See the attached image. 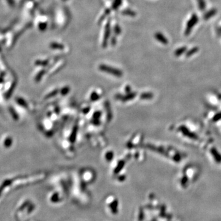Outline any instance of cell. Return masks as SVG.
<instances>
[{
	"label": "cell",
	"mask_w": 221,
	"mask_h": 221,
	"mask_svg": "<svg viewBox=\"0 0 221 221\" xmlns=\"http://www.w3.org/2000/svg\"><path fill=\"white\" fill-rule=\"evenodd\" d=\"M110 36V23L108 22L107 23L105 27V31H104V36L103 38V47L105 48L107 45V41H108V38Z\"/></svg>",
	"instance_id": "3"
},
{
	"label": "cell",
	"mask_w": 221,
	"mask_h": 221,
	"mask_svg": "<svg viewBox=\"0 0 221 221\" xmlns=\"http://www.w3.org/2000/svg\"><path fill=\"white\" fill-rule=\"evenodd\" d=\"M155 38L157 41H159V42L162 44H165V45L168 43V41L166 39V37L163 34L160 33V32H157V33L155 34Z\"/></svg>",
	"instance_id": "4"
},
{
	"label": "cell",
	"mask_w": 221,
	"mask_h": 221,
	"mask_svg": "<svg viewBox=\"0 0 221 221\" xmlns=\"http://www.w3.org/2000/svg\"><path fill=\"white\" fill-rule=\"evenodd\" d=\"M198 17L195 14H194L192 15L191 19H189L187 23L186 28H185V31H184V35L185 36H188L190 33H191L192 29L194 27V26L198 23Z\"/></svg>",
	"instance_id": "1"
},
{
	"label": "cell",
	"mask_w": 221,
	"mask_h": 221,
	"mask_svg": "<svg viewBox=\"0 0 221 221\" xmlns=\"http://www.w3.org/2000/svg\"><path fill=\"white\" fill-rule=\"evenodd\" d=\"M100 70L106 72V73H110V74H113L115 76H117V77H121L122 76V73L121 71L117 70V69L114 68L110 67V66H109L104 65H100Z\"/></svg>",
	"instance_id": "2"
},
{
	"label": "cell",
	"mask_w": 221,
	"mask_h": 221,
	"mask_svg": "<svg viewBox=\"0 0 221 221\" xmlns=\"http://www.w3.org/2000/svg\"><path fill=\"white\" fill-rule=\"evenodd\" d=\"M152 97V95H151V94L148 93V94H144V95H143L141 96V98H151V97Z\"/></svg>",
	"instance_id": "13"
},
{
	"label": "cell",
	"mask_w": 221,
	"mask_h": 221,
	"mask_svg": "<svg viewBox=\"0 0 221 221\" xmlns=\"http://www.w3.org/2000/svg\"><path fill=\"white\" fill-rule=\"evenodd\" d=\"M186 50H187L186 47H181V48L178 49L175 51V56H177V57H179V56L181 55L183 53L185 52Z\"/></svg>",
	"instance_id": "6"
},
{
	"label": "cell",
	"mask_w": 221,
	"mask_h": 221,
	"mask_svg": "<svg viewBox=\"0 0 221 221\" xmlns=\"http://www.w3.org/2000/svg\"><path fill=\"white\" fill-rule=\"evenodd\" d=\"M120 31H121V29H120V27H119L118 25L116 26V27H115V33L117 34V35H119V34L120 33Z\"/></svg>",
	"instance_id": "12"
},
{
	"label": "cell",
	"mask_w": 221,
	"mask_h": 221,
	"mask_svg": "<svg viewBox=\"0 0 221 221\" xmlns=\"http://www.w3.org/2000/svg\"><path fill=\"white\" fill-rule=\"evenodd\" d=\"M121 3H122V0H115L113 5V8L114 9H116L120 6Z\"/></svg>",
	"instance_id": "11"
},
{
	"label": "cell",
	"mask_w": 221,
	"mask_h": 221,
	"mask_svg": "<svg viewBox=\"0 0 221 221\" xmlns=\"http://www.w3.org/2000/svg\"><path fill=\"white\" fill-rule=\"evenodd\" d=\"M51 48L53 49H60L62 50L63 48H65V46L62 44H58V43H52L51 44Z\"/></svg>",
	"instance_id": "8"
},
{
	"label": "cell",
	"mask_w": 221,
	"mask_h": 221,
	"mask_svg": "<svg viewBox=\"0 0 221 221\" xmlns=\"http://www.w3.org/2000/svg\"><path fill=\"white\" fill-rule=\"evenodd\" d=\"M122 14H123L124 15H130V16H135L136 15V13L135 12L130 11V10H125V11H123V12H122Z\"/></svg>",
	"instance_id": "10"
},
{
	"label": "cell",
	"mask_w": 221,
	"mask_h": 221,
	"mask_svg": "<svg viewBox=\"0 0 221 221\" xmlns=\"http://www.w3.org/2000/svg\"><path fill=\"white\" fill-rule=\"evenodd\" d=\"M199 9L200 11H204L206 8V3L204 0H197Z\"/></svg>",
	"instance_id": "7"
},
{
	"label": "cell",
	"mask_w": 221,
	"mask_h": 221,
	"mask_svg": "<svg viewBox=\"0 0 221 221\" xmlns=\"http://www.w3.org/2000/svg\"><path fill=\"white\" fill-rule=\"evenodd\" d=\"M216 13H217V9H210V11H208L207 12L205 13V14H204V16H203V19H204L205 20H208V19L213 17V16H214Z\"/></svg>",
	"instance_id": "5"
},
{
	"label": "cell",
	"mask_w": 221,
	"mask_h": 221,
	"mask_svg": "<svg viewBox=\"0 0 221 221\" xmlns=\"http://www.w3.org/2000/svg\"><path fill=\"white\" fill-rule=\"evenodd\" d=\"M198 48H197V47H195V48H192V49L190 50V51H188V52L187 53V54H186V56L187 57H189V56H191L192 55H193V54L197 52H198Z\"/></svg>",
	"instance_id": "9"
}]
</instances>
